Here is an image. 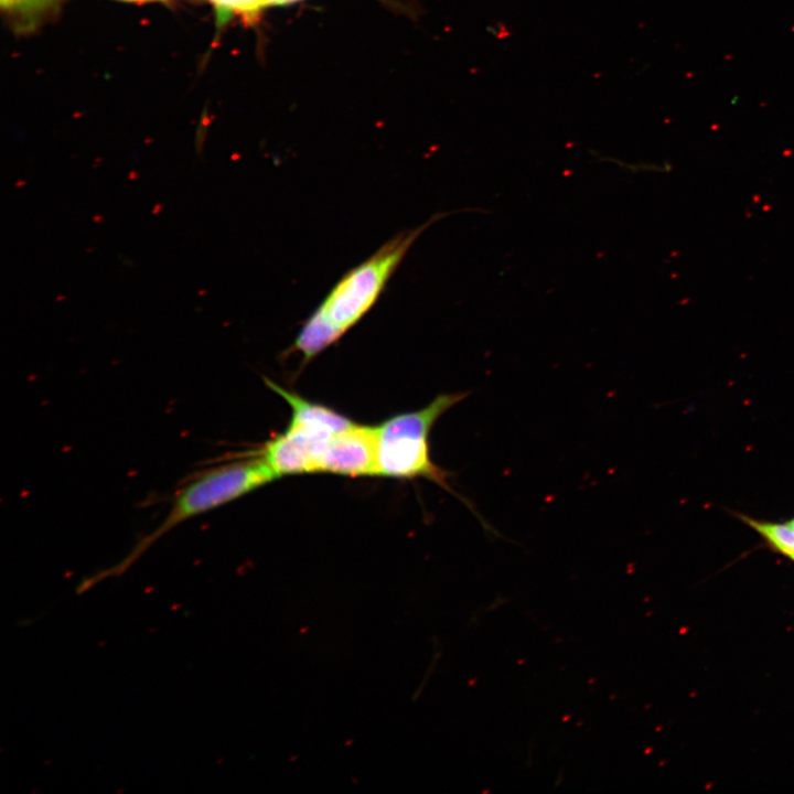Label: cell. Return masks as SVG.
I'll use <instances>...</instances> for the list:
<instances>
[{
	"instance_id": "obj_4",
	"label": "cell",
	"mask_w": 794,
	"mask_h": 794,
	"mask_svg": "<svg viewBox=\"0 0 794 794\" xmlns=\"http://www.w3.org/2000/svg\"><path fill=\"white\" fill-rule=\"evenodd\" d=\"M318 472L377 476L376 427L354 423L334 436L321 454Z\"/></svg>"
},
{
	"instance_id": "obj_1",
	"label": "cell",
	"mask_w": 794,
	"mask_h": 794,
	"mask_svg": "<svg viewBox=\"0 0 794 794\" xmlns=\"http://www.w3.org/2000/svg\"><path fill=\"white\" fill-rule=\"evenodd\" d=\"M439 214L417 228L403 230L367 259L346 271L302 324L288 353L307 364L336 343L375 305L408 250Z\"/></svg>"
},
{
	"instance_id": "obj_6",
	"label": "cell",
	"mask_w": 794,
	"mask_h": 794,
	"mask_svg": "<svg viewBox=\"0 0 794 794\" xmlns=\"http://www.w3.org/2000/svg\"><path fill=\"white\" fill-rule=\"evenodd\" d=\"M265 383L290 406L291 419L289 425L291 426L301 427L332 438L355 423L334 409L309 401L272 380L266 378Z\"/></svg>"
},
{
	"instance_id": "obj_10",
	"label": "cell",
	"mask_w": 794,
	"mask_h": 794,
	"mask_svg": "<svg viewBox=\"0 0 794 794\" xmlns=\"http://www.w3.org/2000/svg\"><path fill=\"white\" fill-rule=\"evenodd\" d=\"M301 0H261L262 10L270 7L287 6Z\"/></svg>"
},
{
	"instance_id": "obj_8",
	"label": "cell",
	"mask_w": 794,
	"mask_h": 794,
	"mask_svg": "<svg viewBox=\"0 0 794 794\" xmlns=\"http://www.w3.org/2000/svg\"><path fill=\"white\" fill-rule=\"evenodd\" d=\"M215 9L218 25H224L235 15L246 22L256 21L262 11L261 0H210Z\"/></svg>"
},
{
	"instance_id": "obj_9",
	"label": "cell",
	"mask_w": 794,
	"mask_h": 794,
	"mask_svg": "<svg viewBox=\"0 0 794 794\" xmlns=\"http://www.w3.org/2000/svg\"><path fill=\"white\" fill-rule=\"evenodd\" d=\"M55 0H0L4 10L15 13H35L51 6Z\"/></svg>"
},
{
	"instance_id": "obj_3",
	"label": "cell",
	"mask_w": 794,
	"mask_h": 794,
	"mask_svg": "<svg viewBox=\"0 0 794 794\" xmlns=\"http://www.w3.org/2000/svg\"><path fill=\"white\" fill-rule=\"evenodd\" d=\"M273 479L276 476L261 453L201 472L178 491L161 523L140 540L119 567L128 566L149 546L180 524L235 501Z\"/></svg>"
},
{
	"instance_id": "obj_12",
	"label": "cell",
	"mask_w": 794,
	"mask_h": 794,
	"mask_svg": "<svg viewBox=\"0 0 794 794\" xmlns=\"http://www.w3.org/2000/svg\"><path fill=\"white\" fill-rule=\"evenodd\" d=\"M126 1H151V0H126Z\"/></svg>"
},
{
	"instance_id": "obj_7",
	"label": "cell",
	"mask_w": 794,
	"mask_h": 794,
	"mask_svg": "<svg viewBox=\"0 0 794 794\" xmlns=\"http://www.w3.org/2000/svg\"><path fill=\"white\" fill-rule=\"evenodd\" d=\"M738 518L752 528L773 551L794 561V528L786 522L777 523L737 514Z\"/></svg>"
},
{
	"instance_id": "obj_11",
	"label": "cell",
	"mask_w": 794,
	"mask_h": 794,
	"mask_svg": "<svg viewBox=\"0 0 794 794\" xmlns=\"http://www.w3.org/2000/svg\"><path fill=\"white\" fill-rule=\"evenodd\" d=\"M786 523H787L792 528H794V517H792L791 519L786 521Z\"/></svg>"
},
{
	"instance_id": "obj_5",
	"label": "cell",
	"mask_w": 794,
	"mask_h": 794,
	"mask_svg": "<svg viewBox=\"0 0 794 794\" xmlns=\"http://www.w3.org/2000/svg\"><path fill=\"white\" fill-rule=\"evenodd\" d=\"M331 439L288 425L260 453L276 478L318 472L319 460Z\"/></svg>"
},
{
	"instance_id": "obj_2",
	"label": "cell",
	"mask_w": 794,
	"mask_h": 794,
	"mask_svg": "<svg viewBox=\"0 0 794 794\" xmlns=\"http://www.w3.org/2000/svg\"><path fill=\"white\" fill-rule=\"evenodd\" d=\"M469 393L438 395L426 407L395 415L376 427L377 474L396 479L425 478L455 494L449 472L430 455L429 434L438 419Z\"/></svg>"
}]
</instances>
